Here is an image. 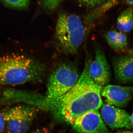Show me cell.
I'll list each match as a JSON object with an SVG mask.
<instances>
[{
    "mask_svg": "<svg viewBox=\"0 0 133 133\" xmlns=\"http://www.w3.org/2000/svg\"><path fill=\"white\" fill-rule=\"evenodd\" d=\"M128 133H133V132H129V131H128Z\"/></svg>",
    "mask_w": 133,
    "mask_h": 133,
    "instance_id": "44dd1931",
    "label": "cell"
},
{
    "mask_svg": "<svg viewBox=\"0 0 133 133\" xmlns=\"http://www.w3.org/2000/svg\"><path fill=\"white\" fill-rule=\"evenodd\" d=\"M90 61H86L84 70L75 85L66 93L54 99L45 98L48 109L59 120L72 124L79 116L103 105L101 96L102 87L95 84L88 72Z\"/></svg>",
    "mask_w": 133,
    "mask_h": 133,
    "instance_id": "6da1fadb",
    "label": "cell"
},
{
    "mask_svg": "<svg viewBox=\"0 0 133 133\" xmlns=\"http://www.w3.org/2000/svg\"><path fill=\"white\" fill-rule=\"evenodd\" d=\"M63 0H40L41 5L45 10L51 12L56 9Z\"/></svg>",
    "mask_w": 133,
    "mask_h": 133,
    "instance_id": "5bb4252c",
    "label": "cell"
},
{
    "mask_svg": "<svg viewBox=\"0 0 133 133\" xmlns=\"http://www.w3.org/2000/svg\"><path fill=\"white\" fill-rule=\"evenodd\" d=\"M7 6L15 9H25L28 7L30 0H1Z\"/></svg>",
    "mask_w": 133,
    "mask_h": 133,
    "instance_id": "4fadbf2b",
    "label": "cell"
},
{
    "mask_svg": "<svg viewBox=\"0 0 133 133\" xmlns=\"http://www.w3.org/2000/svg\"><path fill=\"white\" fill-rule=\"evenodd\" d=\"M56 37L65 53L74 55L81 46L85 35V29L81 19L74 14H63L58 18Z\"/></svg>",
    "mask_w": 133,
    "mask_h": 133,
    "instance_id": "3957f363",
    "label": "cell"
},
{
    "mask_svg": "<svg viewBox=\"0 0 133 133\" xmlns=\"http://www.w3.org/2000/svg\"><path fill=\"white\" fill-rule=\"evenodd\" d=\"M5 126V122L3 113L0 112V133H2Z\"/></svg>",
    "mask_w": 133,
    "mask_h": 133,
    "instance_id": "2e32d148",
    "label": "cell"
},
{
    "mask_svg": "<svg viewBox=\"0 0 133 133\" xmlns=\"http://www.w3.org/2000/svg\"><path fill=\"white\" fill-rule=\"evenodd\" d=\"M105 37L110 47L117 52L127 51V37L125 34L116 30L107 31Z\"/></svg>",
    "mask_w": 133,
    "mask_h": 133,
    "instance_id": "8fae6325",
    "label": "cell"
},
{
    "mask_svg": "<svg viewBox=\"0 0 133 133\" xmlns=\"http://www.w3.org/2000/svg\"><path fill=\"white\" fill-rule=\"evenodd\" d=\"M101 94L107 104L121 108L127 105L132 99L133 87L108 84L102 87Z\"/></svg>",
    "mask_w": 133,
    "mask_h": 133,
    "instance_id": "9c48e42d",
    "label": "cell"
},
{
    "mask_svg": "<svg viewBox=\"0 0 133 133\" xmlns=\"http://www.w3.org/2000/svg\"><path fill=\"white\" fill-rule=\"evenodd\" d=\"M104 0H78L79 2L87 8H93L100 5Z\"/></svg>",
    "mask_w": 133,
    "mask_h": 133,
    "instance_id": "9a60e30c",
    "label": "cell"
},
{
    "mask_svg": "<svg viewBox=\"0 0 133 133\" xmlns=\"http://www.w3.org/2000/svg\"><path fill=\"white\" fill-rule=\"evenodd\" d=\"M38 112L37 107L30 105H18L6 110L3 114L8 133H26Z\"/></svg>",
    "mask_w": 133,
    "mask_h": 133,
    "instance_id": "5b68a950",
    "label": "cell"
},
{
    "mask_svg": "<svg viewBox=\"0 0 133 133\" xmlns=\"http://www.w3.org/2000/svg\"><path fill=\"white\" fill-rule=\"evenodd\" d=\"M112 64L118 82L126 83L133 81V55L117 56L113 58Z\"/></svg>",
    "mask_w": 133,
    "mask_h": 133,
    "instance_id": "30bf717a",
    "label": "cell"
},
{
    "mask_svg": "<svg viewBox=\"0 0 133 133\" xmlns=\"http://www.w3.org/2000/svg\"><path fill=\"white\" fill-rule=\"evenodd\" d=\"M101 115L111 129L133 128L131 116L124 109L105 104L102 105Z\"/></svg>",
    "mask_w": 133,
    "mask_h": 133,
    "instance_id": "ba28073f",
    "label": "cell"
},
{
    "mask_svg": "<svg viewBox=\"0 0 133 133\" xmlns=\"http://www.w3.org/2000/svg\"><path fill=\"white\" fill-rule=\"evenodd\" d=\"M63 133L62 132V133Z\"/></svg>",
    "mask_w": 133,
    "mask_h": 133,
    "instance_id": "7402d4cb",
    "label": "cell"
},
{
    "mask_svg": "<svg viewBox=\"0 0 133 133\" xmlns=\"http://www.w3.org/2000/svg\"><path fill=\"white\" fill-rule=\"evenodd\" d=\"M31 133H49L48 131L46 130H38L37 131H34Z\"/></svg>",
    "mask_w": 133,
    "mask_h": 133,
    "instance_id": "e0dca14e",
    "label": "cell"
},
{
    "mask_svg": "<svg viewBox=\"0 0 133 133\" xmlns=\"http://www.w3.org/2000/svg\"><path fill=\"white\" fill-rule=\"evenodd\" d=\"M125 1L128 4L133 5V0H125Z\"/></svg>",
    "mask_w": 133,
    "mask_h": 133,
    "instance_id": "ac0fdd59",
    "label": "cell"
},
{
    "mask_svg": "<svg viewBox=\"0 0 133 133\" xmlns=\"http://www.w3.org/2000/svg\"><path fill=\"white\" fill-rule=\"evenodd\" d=\"M80 76L74 64L65 63L60 65L49 77L45 98L54 99L64 95L75 85Z\"/></svg>",
    "mask_w": 133,
    "mask_h": 133,
    "instance_id": "277c9868",
    "label": "cell"
},
{
    "mask_svg": "<svg viewBox=\"0 0 133 133\" xmlns=\"http://www.w3.org/2000/svg\"><path fill=\"white\" fill-rule=\"evenodd\" d=\"M88 72L92 81L101 87L108 85L111 80L110 66L104 53L99 48L95 51L94 60L90 62Z\"/></svg>",
    "mask_w": 133,
    "mask_h": 133,
    "instance_id": "52a82bcc",
    "label": "cell"
},
{
    "mask_svg": "<svg viewBox=\"0 0 133 133\" xmlns=\"http://www.w3.org/2000/svg\"><path fill=\"white\" fill-rule=\"evenodd\" d=\"M115 133H128V131H119L116 132Z\"/></svg>",
    "mask_w": 133,
    "mask_h": 133,
    "instance_id": "d6986e66",
    "label": "cell"
},
{
    "mask_svg": "<svg viewBox=\"0 0 133 133\" xmlns=\"http://www.w3.org/2000/svg\"><path fill=\"white\" fill-rule=\"evenodd\" d=\"M131 121H132V123L133 127V112L131 116Z\"/></svg>",
    "mask_w": 133,
    "mask_h": 133,
    "instance_id": "ffe728a7",
    "label": "cell"
},
{
    "mask_svg": "<svg viewBox=\"0 0 133 133\" xmlns=\"http://www.w3.org/2000/svg\"><path fill=\"white\" fill-rule=\"evenodd\" d=\"M45 68L41 63L23 55L0 56V87L19 85L40 80Z\"/></svg>",
    "mask_w": 133,
    "mask_h": 133,
    "instance_id": "7a4b0ae2",
    "label": "cell"
},
{
    "mask_svg": "<svg viewBox=\"0 0 133 133\" xmlns=\"http://www.w3.org/2000/svg\"><path fill=\"white\" fill-rule=\"evenodd\" d=\"M71 125L77 133H109L98 110L79 116Z\"/></svg>",
    "mask_w": 133,
    "mask_h": 133,
    "instance_id": "8992f818",
    "label": "cell"
},
{
    "mask_svg": "<svg viewBox=\"0 0 133 133\" xmlns=\"http://www.w3.org/2000/svg\"><path fill=\"white\" fill-rule=\"evenodd\" d=\"M117 28L121 31L129 32L133 28V7L124 10L119 15L116 22Z\"/></svg>",
    "mask_w": 133,
    "mask_h": 133,
    "instance_id": "7c38bea8",
    "label": "cell"
}]
</instances>
